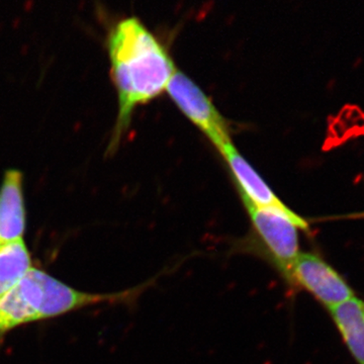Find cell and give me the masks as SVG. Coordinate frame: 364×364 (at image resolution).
Returning <instances> with one entry per match:
<instances>
[{
    "label": "cell",
    "mask_w": 364,
    "mask_h": 364,
    "mask_svg": "<svg viewBox=\"0 0 364 364\" xmlns=\"http://www.w3.org/2000/svg\"><path fill=\"white\" fill-rule=\"evenodd\" d=\"M107 50L119 98V114L109 145L114 151L136 107L166 91L177 69L164 45L136 16L122 18L112 26Z\"/></svg>",
    "instance_id": "6da1fadb"
},
{
    "label": "cell",
    "mask_w": 364,
    "mask_h": 364,
    "mask_svg": "<svg viewBox=\"0 0 364 364\" xmlns=\"http://www.w3.org/2000/svg\"><path fill=\"white\" fill-rule=\"evenodd\" d=\"M30 251L23 240L0 245V299L11 291L33 268Z\"/></svg>",
    "instance_id": "9c48e42d"
},
{
    "label": "cell",
    "mask_w": 364,
    "mask_h": 364,
    "mask_svg": "<svg viewBox=\"0 0 364 364\" xmlns=\"http://www.w3.org/2000/svg\"><path fill=\"white\" fill-rule=\"evenodd\" d=\"M26 226L23 173L7 170L0 186V245L23 240Z\"/></svg>",
    "instance_id": "52a82bcc"
},
{
    "label": "cell",
    "mask_w": 364,
    "mask_h": 364,
    "mask_svg": "<svg viewBox=\"0 0 364 364\" xmlns=\"http://www.w3.org/2000/svg\"><path fill=\"white\" fill-rule=\"evenodd\" d=\"M352 358L364 364V301L354 296L328 311Z\"/></svg>",
    "instance_id": "ba28073f"
},
{
    "label": "cell",
    "mask_w": 364,
    "mask_h": 364,
    "mask_svg": "<svg viewBox=\"0 0 364 364\" xmlns=\"http://www.w3.org/2000/svg\"><path fill=\"white\" fill-rule=\"evenodd\" d=\"M146 286L123 293H85L33 267L16 287L0 299V335L18 326L58 317L85 306L128 301L136 298Z\"/></svg>",
    "instance_id": "7a4b0ae2"
},
{
    "label": "cell",
    "mask_w": 364,
    "mask_h": 364,
    "mask_svg": "<svg viewBox=\"0 0 364 364\" xmlns=\"http://www.w3.org/2000/svg\"><path fill=\"white\" fill-rule=\"evenodd\" d=\"M166 91L182 114L205 134L218 150L232 143L226 119L202 88L188 76L177 70Z\"/></svg>",
    "instance_id": "5b68a950"
},
{
    "label": "cell",
    "mask_w": 364,
    "mask_h": 364,
    "mask_svg": "<svg viewBox=\"0 0 364 364\" xmlns=\"http://www.w3.org/2000/svg\"><path fill=\"white\" fill-rule=\"evenodd\" d=\"M242 200L252 223L254 235L244 243L242 250L264 260L286 284L291 267L301 253L299 232L309 231V223L298 214H282Z\"/></svg>",
    "instance_id": "3957f363"
},
{
    "label": "cell",
    "mask_w": 364,
    "mask_h": 364,
    "mask_svg": "<svg viewBox=\"0 0 364 364\" xmlns=\"http://www.w3.org/2000/svg\"><path fill=\"white\" fill-rule=\"evenodd\" d=\"M286 286L291 293L306 291L327 311L356 296L347 280L314 252L299 253L289 272Z\"/></svg>",
    "instance_id": "277c9868"
},
{
    "label": "cell",
    "mask_w": 364,
    "mask_h": 364,
    "mask_svg": "<svg viewBox=\"0 0 364 364\" xmlns=\"http://www.w3.org/2000/svg\"><path fill=\"white\" fill-rule=\"evenodd\" d=\"M233 174L242 200H248L258 208H267L289 215H296L265 183L262 177L249 164L233 143L227 144L220 150Z\"/></svg>",
    "instance_id": "8992f818"
}]
</instances>
